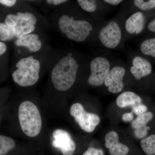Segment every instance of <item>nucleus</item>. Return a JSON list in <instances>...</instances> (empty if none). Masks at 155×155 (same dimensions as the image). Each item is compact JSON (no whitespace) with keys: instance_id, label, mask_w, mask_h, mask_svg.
Segmentation results:
<instances>
[{"instance_id":"f257e3e1","label":"nucleus","mask_w":155,"mask_h":155,"mask_svg":"<svg viewBox=\"0 0 155 155\" xmlns=\"http://www.w3.org/2000/svg\"><path fill=\"white\" fill-rule=\"evenodd\" d=\"M79 64L72 53L61 58L51 72V80L56 90L66 91L71 88L76 80Z\"/></svg>"},{"instance_id":"f03ea898","label":"nucleus","mask_w":155,"mask_h":155,"mask_svg":"<svg viewBox=\"0 0 155 155\" xmlns=\"http://www.w3.org/2000/svg\"><path fill=\"white\" fill-rule=\"evenodd\" d=\"M20 127L25 135L35 137L38 135L42 128L41 116L38 108L29 101L20 104L18 111Z\"/></svg>"},{"instance_id":"7ed1b4c3","label":"nucleus","mask_w":155,"mask_h":155,"mask_svg":"<svg viewBox=\"0 0 155 155\" xmlns=\"http://www.w3.org/2000/svg\"><path fill=\"white\" fill-rule=\"evenodd\" d=\"M12 78L19 86L25 87L34 85L39 78L40 63L31 56L23 58L17 63Z\"/></svg>"},{"instance_id":"20e7f679","label":"nucleus","mask_w":155,"mask_h":155,"mask_svg":"<svg viewBox=\"0 0 155 155\" xmlns=\"http://www.w3.org/2000/svg\"><path fill=\"white\" fill-rule=\"evenodd\" d=\"M61 32L66 34L67 38L81 42L86 40L93 29L92 25L85 20H75L67 15L61 16L58 22Z\"/></svg>"},{"instance_id":"39448f33","label":"nucleus","mask_w":155,"mask_h":155,"mask_svg":"<svg viewBox=\"0 0 155 155\" xmlns=\"http://www.w3.org/2000/svg\"><path fill=\"white\" fill-rule=\"evenodd\" d=\"M36 22V17L29 12L8 14L5 21V24L12 28L14 36L17 39L33 32Z\"/></svg>"},{"instance_id":"423d86ee","label":"nucleus","mask_w":155,"mask_h":155,"mask_svg":"<svg viewBox=\"0 0 155 155\" xmlns=\"http://www.w3.org/2000/svg\"><path fill=\"white\" fill-rule=\"evenodd\" d=\"M70 114L81 128L88 133L93 131L101 121L98 115L87 112L80 103H75L71 106Z\"/></svg>"},{"instance_id":"0eeeda50","label":"nucleus","mask_w":155,"mask_h":155,"mask_svg":"<svg viewBox=\"0 0 155 155\" xmlns=\"http://www.w3.org/2000/svg\"><path fill=\"white\" fill-rule=\"evenodd\" d=\"M90 69L91 74L88 79L89 84L94 87L101 86L104 83L110 71V63L104 57H96L91 62Z\"/></svg>"},{"instance_id":"6e6552de","label":"nucleus","mask_w":155,"mask_h":155,"mask_svg":"<svg viewBox=\"0 0 155 155\" xmlns=\"http://www.w3.org/2000/svg\"><path fill=\"white\" fill-rule=\"evenodd\" d=\"M99 38L103 45L109 49H114L119 46L122 38L120 25L116 21H111L100 30Z\"/></svg>"},{"instance_id":"1a4fd4ad","label":"nucleus","mask_w":155,"mask_h":155,"mask_svg":"<svg viewBox=\"0 0 155 155\" xmlns=\"http://www.w3.org/2000/svg\"><path fill=\"white\" fill-rule=\"evenodd\" d=\"M53 136L54 139L52 144L54 147L60 149L63 155H73L76 145L68 132L58 129L53 132Z\"/></svg>"},{"instance_id":"9d476101","label":"nucleus","mask_w":155,"mask_h":155,"mask_svg":"<svg viewBox=\"0 0 155 155\" xmlns=\"http://www.w3.org/2000/svg\"><path fill=\"white\" fill-rule=\"evenodd\" d=\"M125 72V68L121 66H116L111 69L104 83L108 87V91L111 93L116 94L123 90V79Z\"/></svg>"},{"instance_id":"9b49d317","label":"nucleus","mask_w":155,"mask_h":155,"mask_svg":"<svg viewBox=\"0 0 155 155\" xmlns=\"http://www.w3.org/2000/svg\"><path fill=\"white\" fill-rule=\"evenodd\" d=\"M106 147L109 149L110 155H126L129 152L127 146L119 142L118 134L114 131L107 133L105 137Z\"/></svg>"},{"instance_id":"f8f14e48","label":"nucleus","mask_w":155,"mask_h":155,"mask_svg":"<svg viewBox=\"0 0 155 155\" xmlns=\"http://www.w3.org/2000/svg\"><path fill=\"white\" fill-rule=\"evenodd\" d=\"M132 66L130 67V72L137 80H140L150 74L152 70L150 62L145 58L136 56L132 62Z\"/></svg>"},{"instance_id":"ddd939ff","label":"nucleus","mask_w":155,"mask_h":155,"mask_svg":"<svg viewBox=\"0 0 155 155\" xmlns=\"http://www.w3.org/2000/svg\"><path fill=\"white\" fill-rule=\"evenodd\" d=\"M145 22L144 15L141 12H136L130 15L125 22V28L130 34L138 35L144 28Z\"/></svg>"},{"instance_id":"4468645a","label":"nucleus","mask_w":155,"mask_h":155,"mask_svg":"<svg viewBox=\"0 0 155 155\" xmlns=\"http://www.w3.org/2000/svg\"><path fill=\"white\" fill-rule=\"evenodd\" d=\"M15 45L17 46L25 47L33 52L38 51L42 46L41 41L39 39L38 35L35 34H29L17 39Z\"/></svg>"},{"instance_id":"2eb2a0df","label":"nucleus","mask_w":155,"mask_h":155,"mask_svg":"<svg viewBox=\"0 0 155 155\" xmlns=\"http://www.w3.org/2000/svg\"><path fill=\"white\" fill-rule=\"evenodd\" d=\"M141 97L132 91H125L119 95L116 99V104L121 108L130 107L133 108L141 104Z\"/></svg>"},{"instance_id":"dca6fc26","label":"nucleus","mask_w":155,"mask_h":155,"mask_svg":"<svg viewBox=\"0 0 155 155\" xmlns=\"http://www.w3.org/2000/svg\"><path fill=\"white\" fill-rule=\"evenodd\" d=\"M142 149L147 155H155V134H152L140 141Z\"/></svg>"},{"instance_id":"f3484780","label":"nucleus","mask_w":155,"mask_h":155,"mask_svg":"<svg viewBox=\"0 0 155 155\" xmlns=\"http://www.w3.org/2000/svg\"><path fill=\"white\" fill-rule=\"evenodd\" d=\"M16 143L13 139L0 135V155H5L15 147Z\"/></svg>"},{"instance_id":"a211bd4d","label":"nucleus","mask_w":155,"mask_h":155,"mask_svg":"<svg viewBox=\"0 0 155 155\" xmlns=\"http://www.w3.org/2000/svg\"><path fill=\"white\" fill-rule=\"evenodd\" d=\"M153 114L151 112H147L138 116L131 123V126L134 129H137L146 126L152 119Z\"/></svg>"},{"instance_id":"6ab92c4d","label":"nucleus","mask_w":155,"mask_h":155,"mask_svg":"<svg viewBox=\"0 0 155 155\" xmlns=\"http://www.w3.org/2000/svg\"><path fill=\"white\" fill-rule=\"evenodd\" d=\"M140 50L144 54L155 58V38L147 39L143 42Z\"/></svg>"},{"instance_id":"aec40b11","label":"nucleus","mask_w":155,"mask_h":155,"mask_svg":"<svg viewBox=\"0 0 155 155\" xmlns=\"http://www.w3.org/2000/svg\"><path fill=\"white\" fill-rule=\"evenodd\" d=\"M14 37L12 28L5 23L0 22V41L11 40Z\"/></svg>"},{"instance_id":"412c9836","label":"nucleus","mask_w":155,"mask_h":155,"mask_svg":"<svg viewBox=\"0 0 155 155\" xmlns=\"http://www.w3.org/2000/svg\"><path fill=\"white\" fill-rule=\"evenodd\" d=\"M77 2L81 8L86 12H94L97 8V2L94 0H78Z\"/></svg>"},{"instance_id":"4be33fe9","label":"nucleus","mask_w":155,"mask_h":155,"mask_svg":"<svg viewBox=\"0 0 155 155\" xmlns=\"http://www.w3.org/2000/svg\"><path fill=\"white\" fill-rule=\"evenodd\" d=\"M134 3L136 7L142 11H148L155 8V0H135Z\"/></svg>"},{"instance_id":"5701e85b","label":"nucleus","mask_w":155,"mask_h":155,"mask_svg":"<svg viewBox=\"0 0 155 155\" xmlns=\"http://www.w3.org/2000/svg\"><path fill=\"white\" fill-rule=\"evenodd\" d=\"M148 127L146 126L136 129L134 130V134L137 138H143L147 135Z\"/></svg>"},{"instance_id":"b1692460","label":"nucleus","mask_w":155,"mask_h":155,"mask_svg":"<svg viewBox=\"0 0 155 155\" xmlns=\"http://www.w3.org/2000/svg\"><path fill=\"white\" fill-rule=\"evenodd\" d=\"M147 108L146 106L142 104L132 108V112L137 116H139L142 114H144L147 112Z\"/></svg>"},{"instance_id":"393cba45","label":"nucleus","mask_w":155,"mask_h":155,"mask_svg":"<svg viewBox=\"0 0 155 155\" xmlns=\"http://www.w3.org/2000/svg\"><path fill=\"white\" fill-rule=\"evenodd\" d=\"M82 155H104L101 150L90 147Z\"/></svg>"},{"instance_id":"a878e982","label":"nucleus","mask_w":155,"mask_h":155,"mask_svg":"<svg viewBox=\"0 0 155 155\" xmlns=\"http://www.w3.org/2000/svg\"><path fill=\"white\" fill-rule=\"evenodd\" d=\"M16 0H0V4L7 7H13L16 4Z\"/></svg>"},{"instance_id":"bb28decb","label":"nucleus","mask_w":155,"mask_h":155,"mask_svg":"<svg viewBox=\"0 0 155 155\" xmlns=\"http://www.w3.org/2000/svg\"><path fill=\"white\" fill-rule=\"evenodd\" d=\"M122 119L125 122H129L132 121L134 119V115L132 112L125 113L122 116Z\"/></svg>"},{"instance_id":"cd10ccee","label":"nucleus","mask_w":155,"mask_h":155,"mask_svg":"<svg viewBox=\"0 0 155 155\" xmlns=\"http://www.w3.org/2000/svg\"><path fill=\"white\" fill-rule=\"evenodd\" d=\"M104 2L106 3H107L109 5H111L116 6L121 4L123 2V1H122V0H104Z\"/></svg>"},{"instance_id":"c85d7f7f","label":"nucleus","mask_w":155,"mask_h":155,"mask_svg":"<svg viewBox=\"0 0 155 155\" xmlns=\"http://www.w3.org/2000/svg\"><path fill=\"white\" fill-rule=\"evenodd\" d=\"M46 2L48 4H52L55 5H58L60 4L66 2L67 1H66V0H48Z\"/></svg>"},{"instance_id":"c756f323","label":"nucleus","mask_w":155,"mask_h":155,"mask_svg":"<svg viewBox=\"0 0 155 155\" xmlns=\"http://www.w3.org/2000/svg\"><path fill=\"white\" fill-rule=\"evenodd\" d=\"M7 49V45L5 44L2 41H0V56L2 55L6 52Z\"/></svg>"},{"instance_id":"7c9ffc66","label":"nucleus","mask_w":155,"mask_h":155,"mask_svg":"<svg viewBox=\"0 0 155 155\" xmlns=\"http://www.w3.org/2000/svg\"><path fill=\"white\" fill-rule=\"evenodd\" d=\"M148 28L151 32H155V18L149 22L148 25Z\"/></svg>"}]
</instances>
